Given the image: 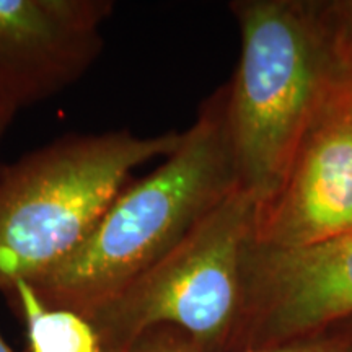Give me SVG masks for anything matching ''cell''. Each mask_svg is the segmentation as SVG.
<instances>
[{"label":"cell","instance_id":"6","mask_svg":"<svg viewBox=\"0 0 352 352\" xmlns=\"http://www.w3.org/2000/svg\"><path fill=\"white\" fill-rule=\"evenodd\" d=\"M352 232V76L303 135L277 191L258 206L254 246L297 250Z\"/></svg>","mask_w":352,"mask_h":352},{"label":"cell","instance_id":"2","mask_svg":"<svg viewBox=\"0 0 352 352\" xmlns=\"http://www.w3.org/2000/svg\"><path fill=\"white\" fill-rule=\"evenodd\" d=\"M230 10L241 52L223 87L226 124L239 184L261 206L277 191L321 108L352 72L320 2L239 0Z\"/></svg>","mask_w":352,"mask_h":352},{"label":"cell","instance_id":"10","mask_svg":"<svg viewBox=\"0 0 352 352\" xmlns=\"http://www.w3.org/2000/svg\"><path fill=\"white\" fill-rule=\"evenodd\" d=\"M320 7L336 41L338 51L352 72V0H321Z\"/></svg>","mask_w":352,"mask_h":352},{"label":"cell","instance_id":"4","mask_svg":"<svg viewBox=\"0 0 352 352\" xmlns=\"http://www.w3.org/2000/svg\"><path fill=\"white\" fill-rule=\"evenodd\" d=\"M258 201L236 186L171 252L87 315L103 349L170 328L210 352H233L245 305V264Z\"/></svg>","mask_w":352,"mask_h":352},{"label":"cell","instance_id":"8","mask_svg":"<svg viewBox=\"0 0 352 352\" xmlns=\"http://www.w3.org/2000/svg\"><path fill=\"white\" fill-rule=\"evenodd\" d=\"M23 315L28 352H104L91 321L69 308L47 305L26 280L12 287Z\"/></svg>","mask_w":352,"mask_h":352},{"label":"cell","instance_id":"7","mask_svg":"<svg viewBox=\"0 0 352 352\" xmlns=\"http://www.w3.org/2000/svg\"><path fill=\"white\" fill-rule=\"evenodd\" d=\"M108 0H0V108L60 94L103 51Z\"/></svg>","mask_w":352,"mask_h":352},{"label":"cell","instance_id":"9","mask_svg":"<svg viewBox=\"0 0 352 352\" xmlns=\"http://www.w3.org/2000/svg\"><path fill=\"white\" fill-rule=\"evenodd\" d=\"M107 352H210L201 349L192 344L186 336L182 333L175 331L170 328H158L153 331L145 333L139 340L132 344L118 351ZM240 352H349L346 340L342 336L324 338L314 342H305V344L283 347V349L271 351H240Z\"/></svg>","mask_w":352,"mask_h":352},{"label":"cell","instance_id":"13","mask_svg":"<svg viewBox=\"0 0 352 352\" xmlns=\"http://www.w3.org/2000/svg\"><path fill=\"white\" fill-rule=\"evenodd\" d=\"M0 352H13L12 347L7 344L6 340L2 338V334H0Z\"/></svg>","mask_w":352,"mask_h":352},{"label":"cell","instance_id":"11","mask_svg":"<svg viewBox=\"0 0 352 352\" xmlns=\"http://www.w3.org/2000/svg\"><path fill=\"white\" fill-rule=\"evenodd\" d=\"M15 111H12V109H6V108H0V145H2V140H3V135H6V132L8 127H10L13 118H15Z\"/></svg>","mask_w":352,"mask_h":352},{"label":"cell","instance_id":"5","mask_svg":"<svg viewBox=\"0 0 352 352\" xmlns=\"http://www.w3.org/2000/svg\"><path fill=\"white\" fill-rule=\"evenodd\" d=\"M352 324V232L297 250L254 246L233 352L333 338Z\"/></svg>","mask_w":352,"mask_h":352},{"label":"cell","instance_id":"12","mask_svg":"<svg viewBox=\"0 0 352 352\" xmlns=\"http://www.w3.org/2000/svg\"><path fill=\"white\" fill-rule=\"evenodd\" d=\"M336 336L344 338L346 344H347V349H349V352H352V324H351V327H347L346 329H342L341 333H338Z\"/></svg>","mask_w":352,"mask_h":352},{"label":"cell","instance_id":"3","mask_svg":"<svg viewBox=\"0 0 352 352\" xmlns=\"http://www.w3.org/2000/svg\"><path fill=\"white\" fill-rule=\"evenodd\" d=\"M182 132H74L0 166V290L70 256L138 166L168 157Z\"/></svg>","mask_w":352,"mask_h":352},{"label":"cell","instance_id":"1","mask_svg":"<svg viewBox=\"0 0 352 352\" xmlns=\"http://www.w3.org/2000/svg\"><path fill=\"white\" fill-rule=\"evenodd\" d=\"M236 186L222 87L164 164L126 184L76 252L30 284L47 305L87 316L166 256Z\"/></svg>","mask_w":352,"mask_h":352}]
</instances>
